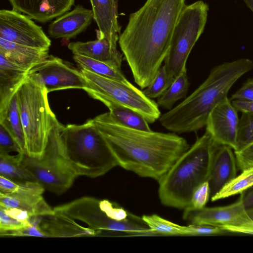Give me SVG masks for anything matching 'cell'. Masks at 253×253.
<instances>
[{"label": "cell", "instance_id": "44dd1931", "mask_svg": "<svg viewBox=\"0 0 253 253\" xmlns=\"http://www.w3.org/2000/svg\"><path fill=\"white\" fill-rule=\"evenodd\" d=\"M27 70L8 61L0 54V117L27 77Z\"/></svg>", "mask_w": 253, "mask_h": 253}, {"label": "cell", "instance_id": "4316f807", "mask_svg": "<svg viewBox=\"0 0 253 253\" xmlns=\"http://www.w3.org/2000/svg\"><path fill=\"white\" fill-rule=\"evenodd\" d=\"M189 86L186 70L177 77L165 92L158 98V106L169 110L171 109L178 100L186 98Z\"/></svg>", "mask_w": 253, "mask_h": 253}, {"label": "cell", "instance_id": "7a4b0ae2", "mask_svg": "<svg viewBox=\"0 0 253 253\" xmlns=\"http://www.w3.org/2000/svg\"><path fill=\"white\" fill-rule=\"evenodd\" d=\"M93 121L119 166L158 182L190 147L185 138L175 133L131 128L119 123L109 112Z\"/></svg>", "mask_w": 253, "mask_h": 253}, {"label": "cell", "instance_id": "277c9868", "mask_svg": "<svg viewBox=\"0 0 253 253\" xmlns=\"http://www.w3.org/2000/svg\"><path fill=\"white\" fill-rule=\"evenodd\" d=\"M217 145L206 131L178 158L159 182V196L164 205L184 210L191 206L195 189L208 181Z\"/></svg>", "mask_w": 253, "mask_h": 253}, {"label": "cell", "instance_id": "7402d4cb", "mask_svg": "<svg viewBox=\"0 0 253 253\" xmlns=\"http://www.w3.org/2000/svg\"><path fill=\"white\" fill-rule=\"evenodd\" d=\"M48 50L24 45L0 38V54L27 71L48 58Z\"/></svg>", "mask_w": 253, "mask_h": 253}, {"label": "cell", "instance_id": "b9f144b4", "mask_svg": "<svg viewBox=\"0 0 253 253\" xmlns=\"http://www.w3.org/2000/svg\"><path fill=\"white\" fill-rule=\"evenodd\" d=\"M228 232L253 235V227L237 226H222L220 227Z\"/></svg>", "mask_w": 253, "mask_h": 253}, {"label": "cell", "instance_id": "d6986e66", "mask_svg": "<svg viewBox=\"0 0 253 253\" xmlns=\"http://www.w3.org/2000/svg\"><path fill=\"white\" fill-rule=\"evenodd\" d=\"M93 19L99 28L98 38H106L114 47L120 35L117 0H90Z\"/></svg>", "mask_w": 253, "mask_h": 253}, {"label": "cell", "instance_id": "603a6c76", "mask_svg": "<svg viewBox=\"0 0 253 253\" xmlns=\"http://www.w3.org/2000/svg\"><path fill=\"white\" fill-rule=\"evenodd\" d=\"M0 206L25 211L32 216L46 215L54 213L42 195L5 193L0 192Z\"/></svg>", "mask_w": 253, "mask_h": 253}, {"label": "cell", "instance_id": "d4e9b609", "mask_svg": "<svg viewBox=\"0 0 253 253\" xmlns=\"http://www.w3.org/2000/svg\"><path fill=\"white\" fill-rule=\"evenodd\" d=\"M24 155V153H0V176L15 181H36L23 165Z\"/></svg>", "mask_w": 253, "mask_h": 253}, {"label": "cell", "instance_id": "5bb4252c", "mask_svg": "<svg viewBox=\"0 0 253 253\" xmlns=\"http://www.w3.org/2000/svg\"><path fill=\"white\" fill-rule=\"evenodd\" d=\"M239 119L238 111L227 97L210 113L206 131L215 143L235 150Z\"/></svg>", "mask_w": 253, "mask_h": 253}, {"label": "cell", "instance_id": "7bdbcfd3", "mask_svg": "<svg viewBox=\"0 0 253 253\" xmlns=\"http://www.w3.org/2000/svg\"><path fill=\"white\" fill-rule=\"evenodd\" d=\"M243 1L253 12V0H243Z\"/></svg>", "mask_w": 253, "mask_h": 253}, {"label": "cell", "instance_id": "60d3db41", "mask_svg": "<svg viewBox=\"0 0 253 253\" xmlns=\"http://www.w3.org/2000/svg\"><path fill=\"white\" fill-rule=\"evenodd\" d=\"M246 210L253 209V186L240 194Z\"/></svg>", "mask_w": 253, "mask_h": 253}, {"label": "cell", "instance_id": "4fadbf2b", "mask_svg": "<svg viewBox=\"0 0 253 253\" xmlns=\"http://www.w3.org/2000/svg\"><path fill=\"white\" fill-rule=\"evenodd\" d=\"M183 218L190 224L221 227L237 226L253 227L241 197L234 203L217 207L184 209Z\"/></svg>", "mask_w": 253, "mask_h": 253}, {"label": "cell", "instance_id": "ee69618b", "mask_svg": "<svg viewBox=\"0 0 253 253\" xmlns=\"http://www.w3.org/2000/svg\"><path fill=\"white\" fill-rule=\"evenodd\" d=\"M248 215L253 221V209L247 210Z\"/></svg>", "mask_w": 253, "mask_h": 253}, {"label": "cell", "instance_id": "ffe728a7", "mask_svg": "<svg viewBox=\"0 0 253 253\" xmlns=\"http://www.w3.org/2000/svg\"><path fill=\"white\" fill-rule=\"evenodd\" d=\"M68 48L74 55H81L121 69L123 54L105 37L87 42H72Z\"/></svg>", "mask_w": 253, "mask_h": 253}, {"label": "cell", "instance_id": "f35d334b", "mask_svg": "<svg viewBox=\"0 0 253 253\" xmlns=\"http://www.w3.org/2000/svg\"><path fill=\"white\" fill-rule=\"evenodd\" d=\"M235 99L253 100V78L248 79L234 94L230 100Z\"/></svg>", "mask_w": 253, "mask_h": 253}, {"label": "cell", "instance_id": "2e32d148", "mask_svg": "<svg viewBox=\"0 0 253 253\" xmlns=\"http://www.w3.org/2000/svg\"><path fill=\"white\" fill-rule=\"evenodd\" d=\"M12 9L46 23L70 10L75 0H7Z\"/></svg>", "mask_w": 253, "mask_h": 253}, {"label": "cell", "instance_id": "ab89813d", "mask_svg": "<svg viewBox=\"0 0 253 253\" xmlns=\"http://www.w3.org/2000/svg\"><path fill=\"white\" fill-rule=\"evenodd\" d=\"M231 102L238 111L253 113V100L235 99Z\"/></svg>", "mask_w": 253, "mask_h": 253}, {"label": "cell", "instance_id": "f1b7e54d", "mask_svg": "<svg viewBox=\"0 0 253 253\" xmlns=\"http://www.w3.org/2000/svg\"><path fill=\"white\" fill-rule=\"evenodd\" d=\"M253 186V167L242 172L227 184L218 193L211 198L212 201L241 194Z\"/></svg>", "mask_w": 253, "mask_h": 253}, {"label": "cell", "instance_id": "83f0119b", "mask_svg": "<svg viewBox=\"0 0 253 253\" xmlns=\"http://www.w3.org/2000/svg\"><path fill=\"white\" fill-rule=\"evenodd\" d=\"M107 107L111 116L125 126L141 130H152L149 123L138 113L130 109L115 104H110Z\"/></svg>", "mask_w": 253, "mask_h": 253}, {"label": "cell", "instance_id": "9a60e30c", "mask_svg": "<svg viewBox=\"0 0 253 253\" xmlns=\"http://www.w3.org/2000/svg\"><path fill=\"white\" fill-rule=\"evenodd\" d=\"M29 223L37 227L39 237L96 236L95 230L82 226L75 220L55 212L46 215L32 216Z\"/></svg>", "mask_w": 253, "mask_h": 253}, {"label": "cell", "instance_id": "8992f818", "mask_svg": "<svg viewBox=\"0 0 253 253\" xmlns=\"http://www.w3.org/2000/svg\"><path fill=\"white\" fill-rule=\"evenodd\" d=\"M60 138L64 158L77 177L96 178L118 166L93 119L82 125H62Z\"/></svg>", "mask_w": 253, "mask_h": 253}, {"label": "cell", "instance_id": "74e56055", "mask_svg": "<svg viewBox=\"0 0 253 253\" xmlns=\"http://www.w3.org/2000/svg\"><path fill=\"white\" fill-rule=\"evenodd\" d=\"M26 225L28 224L14 218L0 208V232L18 230Z\"/></svg>", "mask_w": 253, "mask_h": 253}, {"label": "cell", "instance_id": "6da1fadb", "mask_svg": "<svg viewBox=\"0 0 253 253\" xmlns=\"http://www.w3.org/2000/svg\"><path fill=\"white\" fill-rule=\"evenodd\" d=\"M185 0H147L131 13L118 40L134 82L143 89L154 78L170 47Z\"/></svg>", "mask_w": 253, "mask_h": 253}, {"label": "cell", "instance_id": "ac0fdd59", "mask_svg": "<svg viewBox=\"0 0 253 253\" xmlns=\"http://www.w3.org/2000/svg\"><path fill=\"white\" fill-rule=\"evenodd\" d=\"M93 19L92 10L78 4L53 21L48 26V34L54 39L75 38L86 30Z\"/></svg>", "mask_w": 253, "mask_h": 253}, {"label": "cell", "instance_id": "ba28073f", "mask_svg": "<svg viewBox=\"0 0 253 253\" xmlns=\"http://www.w3.org/2000/svg\"><path fill=\"white\" fill-rule=\"evenodd\" d=\"M80 70L86 83L84 90L92 98L106 106L115 104L130 109L142 115L150 124L159 119L161 114L157 103L129 82L106 78L84 69Z\"/></svg>", "mask_w": 253, "mask_h": 253}, {"label": "cell", "instance_id": "5b68a950", "mask_svg": "<svg viewBox=\"0 0 253 253\" xmlns=\"http://www.w3.org/2000/svg\"><path fill=\"white\" fill-rule=\"evenodd\" d=\"M55 213L79 220L96 236H157L142 217L108 200L83 197L53 208Z\"/></svg>", "mask_w": 253, "mask_h": 253}, {"label": "cell", "instance_id": "8d00e7d4", "mask_svg": "<svg viewBox=\"0 0 253 253\" xmlns=\"http://www.w3.org/2000/svg\"><path fill=\"white\" fill-rule=\"evenodd\" d=\"M237 165L244 170L253 167V143L238 151H234Z\"/></svg>", "mask_w": 253, "mask_h": 253}, {"label": "cell", "instance_id": "3957f363", "mask_svg": "<svg viewBox=\"0 0 253 253\" xmlns=\"http://www.w3.org/2000/svg\"><path fill=\"white\" fill-rule=\"evenodd\" d=\"M253 69V61L241 58L213 68L206 80L184 100L161 115L159 122L175 133L196 132L206 126L212 110L227 97L234 84Z\"/></svg>", "mask_w": 253, "mask_h": 253}, {"label": "cell", "instance_id": "e0dca14e", "mask_svg": "<svg viewBox=\"0 0 253 253\" xmlns=\"http://www.w3.org/2000/svg\"><path fill=\"white\" fill-rule=\"evenodd\" d=\"M232 149L226 145L216 146L208 179L211 198L236 176L237 165Z\"/></svg>", "mask_w": 253, "mask_h": 253}, {"label": "cell", "instance_id": "1f68e13d", "mask_svg": "<svg viewBox=\"0 0 253 253\" xmlns=\"http://www.w3.org/2000/svg\"><path fill=\"white\" fill-rule=\"evenodd\" d=\"M175 79L168 73L165 66H162L150 84L143 90L149 98H158L172 84Z\"/></svg>", "mask_w": 253, "mask_h": 253}, {"label": "cell", "instance_id": "484cf974", "mask_svg": "<svg viewBox=\"0 0 253 253\" xmlns=\"http://www.w3.org/2000/svg\"><path fill=\"white\" fill-rule=\"evenodd\" d=\"M73 59L80 69L87 70L96 75L128 82L121 69L112 67L104 62L81 55H74Z\"/></svg>", "mask_w": 253, "mask_h": 253}, {"label": "cell", "instance_id": "d590c367", "mask_svg": "<svg viewBox=\"0 0 253 253\" xmlns=\"http://www.w3.org/2000/svg\"><path fill=\"white\" fill-rule=\"evenodd\" d=\"M210 198L211 191L207 181L199 185L193 192L191 207L195 209L203 208L205 207Z\"/></svg>", "mask_w": 253, "mask_h": 253}, {"label": "cell", "instance_id": "4dcf8cb0", "mask_svg": "<svg viewBox=\"0 0 253 253\" xmlns=\"http://www.w3.org/2000/svg\"><path fill=\"white\" fill-rule=\"evenodd\" d=\"M45 188L38 182L19 181L0 176V192L5 193L41 194Z\"/></svg>", "mask_w": 253, "mask_h": 253}, {"label": "cell", "instance_id": "e575fe53", "mask_svg": "<svg viewBox=\"0 0 253 253\" xmlns=\"http://www.w3.org/2000/svg\"><path fill=\"white\" fill-rule=\"evenodd\" d=\"M11 152L23 153L17 142L6 129L0 124V153L9 154Z\"/></svg>", "mask_w": 253, "mask_h": 253}, {"label": "cell", "instance_id": "30bf717a", "mask_svg": "<svg viewBox=\"0 0 253 253\" xmlns=\"http://www.w3.org/2000/svg\"><path fill=\"white\" fill-rule=\"evenodd\" d=\"M56 119L50 131L48 142L40 159L25 154L22 163L36 181L56 194L65 192L77 178L62 154L60 131L62 126Z\"/></svg>", "mask_w": 253, "mask_h": 253}, {"label": "cell", "instance_id": "9c48e42d", "mask_svg": "<svg viewBox=\"0 0 253 253\" xmlns=\"http://www.w3.org/2000/svg\"><path fill=\"white\" fill-rule=\"evenodd\" d=\"M208 5L198 0L182 9L172 34L168 53L164 60L166 69L174 79L186 71V62L195 44L203 33Z\"/></svg>", "mask_w": 253, "mask_h": 253}, {"label": "cell", "instance_id": "d6a6232c", "mask_svg": "<svg viewBox=\"0 0 253 253\" xmlns=\"http://www.w3.org/2000/svg\"><path fill=\"white\" fill-rule=\"evenodd\" d=\"M242 113L239 119L236 148L234 151L241 150L253 143V113Z\"/></svg>", "mask_w": 253, "mask_h": 253}, {"label": "cell", "instance_id": "836d02e7", "mask_svg": "<svg viewBox=\"0 0 253 253\" xmlns=\"http://www.w3.org/2000/svg\"><path fill=\"white\" fill-rule=\"evenodd\" d=\"M226 233L227 231L218 226L193 224L184 226V236H213Z\"/></svg>", "mask_w": 253, "mask_h": 253}, {"label": "cell", "instance_id": "52a82bcc", "mask_svg": "<svg viewBox=\"0 0 253 253\" xmlns=\"http://www.w3.org/2000/svg\"><path fill=\"white\" fill-rule=\"evenodd\" d=\"M48 92L27 77L16 92L23 127L26 155L40 159L57 119L49 105Z\"/></svg>", "mask_w": 253, "mask_h": 253}, {"label": "cell", "instance_id": "cb8c5ba5", "mask_svg": "<svg viewBox=\"0 0 253 253\" xmlns=\"http://www.w3.org/2000/svg\"><path fill=\"white\" fill-rule=\"evenodd\" d=\"M0 124L9 132L26 154L25 139L19 110L16 92L11 99L4 114L0 117Z\"/></svg>", "mask_w": 253, "mask_h": 253}, {"label": "cell", "instance_id": "8fae6325", "mask_svg": "<svg viewBox=\"0 0 253 253\" xmlns=\"http://www.w3.org/2000/svg\"><path fill=\"white\" fill-rule=\"evenodd\" d=\"M27 78L45 88L48 93L71 88L84 89L86 86L81 70L53 55L29 69Z\"/></svg>", "mask_w": 253, "mask_h": 253}, {"label": "cell", "instance_id": "7c38bea8", "mask_svg": "<svg viewBox=\"0 0 253 253\" xmlns=\"http://www.w3.org/2000/svg\"><path fill=\"white\" fill-rule=\"evenodd\" d=\"M0 38L24 45L49 50L51 42L28 16L14 10L0 11Z\"/></svg>", "mask_w": 253, "mask_h": 253}, {"label": "cell", "instance_id": "f546056e", "mask_svg": "<svg viewBox=\"0 0 253 253\" xmlns=\"http://www.w3.org/2000/svg\"><path fill=\"white\" fill-rule=\"evenodd\" d=\"M150 229L158 236H184V226L166 220L157 214L142 216Z\"/></svg>", "mask_w": 253, "mask_h": 253}]
</instances>
